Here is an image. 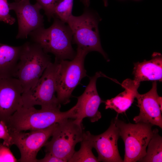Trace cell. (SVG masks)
I'll return each mask as SVG.
<instances>
[{"mask_svg": "<svg viewBox=\"0 0 162 162\" xmlns=\"http://www.w3.org/2000/svg\"><path fill=\"white\" fill-rule=\"evenodd\" d=\"M136 98L140 112L133 119L135 123L150 124L162 129V98L158 94L156 81H153L152 87L148 92L143 94L138 93Z\"/></svg>", "mask_w": 162, "mask_h": 162, "instance_id": "obj_12", "label": "cell"}, {"mask_svg": "<svg viewBox=\"0 0 162 162\" xmlns=\"http://www.w3.org/2000/svg\"><path fill=\"white\" fill-rule=\"evenodd\" d=\"M60 66L59 61L52 62L45 69L35 85L22 94L23 107L40 105L41 108L60 110L61 104L55 94Z\"/></svg>", "mask_w": 162, "mask_h": 162, "instance_id": "obj_4", "label": "cell"}, {"mask_svg": "<svg viewBox=\"0 0 162 162\" xmlns=\"http://www.w3.org/2000/svg\"><path fill=\"white\" fill-rule=\"evenodd\" d=\"M22 47L0 43V78L15 77Z\"/></svg>", "mask_w": 162, "mask_h": 162, "instance_id": "obj_17", "label": "cell"}, {"mask_svg": "<svg viewBox=\"0 0 162 162\" xmlns=\"http://www.w3.org/2000/svg\"><path fill=\"white\" fill-rule=\"evenodd\" d=\"M17 160L11 151L10 147L0 143V162H16Z\"/></svg>", "mask_w": 162, "mask_h": 162, "instance_id": "obj_23", "label": "cell"}, {"mask_svg": "<svg viewBox=\"0 0 162 162\" xmlns=\"http://www.w3.org/2000/svg\"><path fill=\"white\" fill-rule=\"evenodd\" d=\"M22 46L15 77L20 81L23 92L35 85L52 62L50 56L37 44L27 41Z\"/></svg>", "mask_w": 162, "mask_h": 162, "instance_id": "obj_3", "label": "cell"}, {"mask_svg": "<svg viewBox=\"0 0 162 162\" xmlns=\"http://www.w3.org/2000/svg\"><path fill=\"white\" fill-rule=\"evenodd\" d=\"M58 123L43 129L32 130L29 132L9 131L12 145L18 148L20 162H36L37 155L40 149L52 136Z\"/></svg>", "mask_w": 162, "mask_h": 162, "instance_id": "obj_9", "label": "cell"}, {"mask_svg": "<svg viewBox=\"0 0 162 162\" xmlns=\"http://www.w3.org/2000/svg\"><path fill=\"white\" fill-rule=\"evenodd\" d=\"M0 139L3 140V143L10 147L12 145V138L6 123L0 121Z\"/></svg>", "mask_w": 162, "mask_h": 162, "instance_id": "obj_24", "label": "cell"}, {"mask_svg": "<svg viewBox=\"0 0 162 162\" xmlns=\"http://www.w3.org/2000/svg\"><path fill=\"white\" fill-rule=\"evenodd\" d=\"M103 76V73L97 72L93 76L89 77V82L83 93L77 97V101L75 105L77 110V116L75 120L82 123L85 118H89L94 122L101 118V114L98 109L100 104L104 103L99 96L97 89V79Z\"/></svg>", "mask_w": 162, "mask_h": 162, "instance_id": "obj_13", "label": "cell"}, {"mask_svg": "<svg viewBox=\"0 0 162 162\" xmlns=\"http://www.w3.org/2000/svg\"><path fill=\"white\" fill-rule=\"evenodd\" d=\"M118 117L113 120L124 143L123 162L139 161L146 154V148L153 134V126L144 123H126Z\"/></svg>", "mask_w": 162, "mask_h": 162, "instance_id": "obj_6", "label": "cell"}, {"mask_svg": "<svg viewBox=\"0 0 162 162\" xmlns=\"http://www.w3.org/2000/svg\"><path fill=\"white\" fill-rule=\"evenodd\" d=\"M36 162H65L63 160L58 158L50 153L46 152L45 157L42 159H37Z\"/></svg>", "mask_w": 162, "mask_h": 162, "instance_id": "obj_25", "label": "cell"}, {"mask_svg": "<svg viewBox=\"0 0 162 162\" xmlns=\"http://www.w3.org/2000/svg\"><path fill=\"white\" fill-rule=\"evenodd\" d=\"M23 92L17 78H0V121L6 123L10 117L23 106Z\"/></svg>", "mask_w": 162, "mask_h": 162, "instance_id": "obj_14", "label": "cell"}, {"mask_svg": "<svg viewBox=\"0 0 162 162\" xmlns=\"http://www.w3.org/2000/svg\"><path fill=\"white\" fill-rule=\"evenodd\" d=\"M86 133L93 147L98 153V162H123L118 148L119 131L114 120L111 121L108 129L100 134L93 135L88 131Z\"/></svg>", "mask_w": 162, "mask_h": 162, "instance_id": "obj_11", "label": "cell"}, {"mask_svg": "<svg viewBox=\"0 0 162 162\" xmlns=\"http://www.w3.org/2000/svg\"><path fill=\"white\" fill-rule=\"evenodd\" d=\"M79 150L75 152L68 160L69 162H97V158L93 154L91 142L87 135L86 132L84 133L83 138L80 142Z\"/></svg>", "mask_w": 162, "mask_h": 162, "instance_id": "obj_19", "label": "cell"}, {"mask_svg": "<svg viewBox=\"0 0 162 162\" xmlns=\"http://www.w3.org/2000/svg\"><path fill=\"white\" fill-rule=\"evenodd\" d=\"M77 109L75 105L69 110L35 109L22 107L15 112L6 123L10 131L19 132L43 129L68 119H76Z\"/></svg>", "mask_w": 162, "mask_h": 162, "instance_id": "obj_1", "label": "cell"}, {"mask_svg": "<svg viewBox=\"0 0 162 162\" xmlns=\"http://www.w3.org/2000/svg\"><path fill=\"white\" fill-rule=\"evenodd\" d=\"M20 0H14V2H18Z\"/></svg>", "mask_w": 162, "mask_h": 162, "instance_id": "obj_28", "label": "cell"}, {"mask_svg": "<svg viewBox=\"0 0 162 162\" xmlns=\"http://www.w3.org/2000/svg\"><path fill=\"white\" fill-rule=\"evenodd\" d=\"M36 2L41 7L47 16L48 20L50 21L53 18V10L54 7L59 0H36Z\"/></svg>", "mask_w": 162, "mask_h": 162, "instance_id": "obj_22", "label": "cell"}, {"mask_svg": "<svg viewBox=\"0 0 162 162\" xmlns=\"http://www.w3.org/2000/svg\"><path fill=\"white\" fill-rule=\"evenodd\" d=\"M86 7H88L90 4L89 0H80Z\"/></svg>", "mask_w": 162, "mask_h": 162, "instance_id": "obj_26", "label": "cell"}, {"mask_svg": "<svg viewBox=\"0 0 162 162\" xmlns=\"http://www.w3.org/2000/svg\"><path fill=\"white\" fill-rule=\"evenodd\" d=\"M86 8L82 15L79 16L72 15L66 22L72 33L73 42L88 52L93 51L100 52L108 61L100 43L98 27L100 19L95 12Z\"/></svg>", "mask_w": 162, "mask_h": 162, "instance_id": "obj_5", "label": "cell"}, {"mask_svg": "<svg viewBox=\"0 0 162 162\" xmlns=\"http://www.w3.org/2000/svg\"><path fill=\"white\" fill-rule=\"evenodd\" d=\"M84 131L82 123L68 118L58 123L51 140L44 146L45 151L68 162L75 152V147L82 140Z\"/></svg>", "mask_w": 162, "mask_h": 162, "instance_id": "obj_7", "label": "cell"}, {"mask_svg": "<svg viewBox=\"0 0 162 162\" xmlns=\"http://www.w3.org/2000/svg\"><path fill=\"white\" fill-rule=\"evenodd\" d=\"M140 84L130 79L124 80L121 84L124 91L115 97L105 101V109L113 110L118 114L125 112L138 93L137 90Z\"/></svg>", "mask_w": 162, "mask_h": 162, "instance_id": "obj_16", "label": "cell"}, {"mask_svg": "<svg viewBox=\"0 0 162 162\" xmlns=\"http://www.w3.org/2000/svg\"><path fill=\"white\" fill-rule=\"evenodd\" d=\"M105 6L106 7L108 6V1L107 0H103Z\"/></svg>", "mask_w": 162, "mask_h": 162, "instance_id": "obj_27", "label": "cell"}, {"mask_svg": "<svg viewBox=\"0 0 162 162\" xmlns=\"http://www.w3.org/2000/svg\"><path fill=\"white\" fill-rule=\"evenodd\" d=\"M10 10L7 0H0V21L12 25L15 19L10 14Z\"/></svg>", "mask_w": 162, "mask_h": 162, "instance_id": "obj_21", "label": "cell"}, {"mask_svg": "<svg viewBox=\"0 0 162 162\" xmlns=\"http://www.w3.org/2000/svg\"><path fill=\"white\" fill-rule=\"evenodd\" d=\"M53 18V22L48 28H41L30 33L31 41L39 45L45 52L53 54L55 61L72 60L76 52L72 46L71 30L65 23L56 17Z\"/></svg>", "mask_w": 162, "mask_h": 162, "instance_id": "obj_2", "label": "cell"}, {"mask_svg": "<svg viewBox=\"0 0 162 162\" xmlns=\"http://www.w3.org/2000/svg\"><path fill=\"white\" fill-rule=\"evenodd\" d=\"M88 53L77 47L76 55L71 61H59L56 85L57 98L61 104H66L70 101L72 93L81 80L86 76L84 61Z\"/></svg>", "mask_w": 162, "mask_h": 162, "instance_id": "obj_8", "label": "cell"}, {"mask_svg": "<svg viewBox=\"0 0 162 162\" xmlns=\"http://www.w3.org/2000/svg\"><path fill=\"white\" fill-rule=\"evenodd\" d=\"M9 4L10 10L15 12L17 18L16 39H26L31 32L44 27V17L40 13L42 8L38 3L32 4L30 0H20Z\"/></svg>", "mask_w": 162, "mask_h": 162, "instance_id": "obj_10", "label": "cell"}, {"mask_svg": "<svg viewBox=\"0 0 162 162\" xmlns=\"http://www.w3.org/2000/svg\"><path fill=\"white\" fill-rule=\"evenodd\" d=\"M73 3V0H59L54 9L53 17H56L66 23L72 15Z\"/></svg>", "mask_w": 162, "mask_h": 162, "instance_id": "obj_20", "label": "cell"}, {"mask_svg": "<svg viewBox=\"0 0 162 162\" xmlns=\"http://www.w3.org/2000/svg\"><path fill=\"white\" fill-rule=\"evenodd\" d=\"M153 136L147 146L145 156L139 162H162V137L157 128L153 130Z\"/></svg>", "mask_w": 162, "mask_h": 162, "instance_id": "obj_18", "label": "cell"}, {"mask_svg": "<svg viewBox=\"0 0 162 162\" xmlns=\"http://www.w3.org/2000/svg\"><path fill=\"white\" fill-rule=\"evenodd\" d=\"M133 74L134 80L138 83L146 81H162V55L154 52L150 60H145L142 62L135 63Z\"/></svg>", "mask_w": 162, "mask_h": 162, "instance_id": "obj_15", "label": "cell"}]
</instances>
